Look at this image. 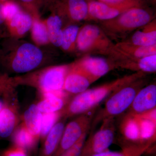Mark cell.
Returning <instances> with one entry per match:
<instances>
[{
    "instance_id": "1",
    "label": "cell",
    "mask_w": 156,
    "mask_h": 156,
    "mask_svg": "<svg viewBox=\"0 0 156 156\" xmlns=\"http://www.w3.org/2000/svg\"><path fill=\"white\" fill-rule=\"evenodd\" d=\"M146 75L144 73L135 72L77 94L60 111L61 117L67 119L96 108L112 92Z\"/></svg>"
},
{
    "instance_id": "2",
    "label": "cell",
    "mask_w": 156,
    "mask_h": 156,
    "mask_svg": "<svg viewBox=\"0 0 156 156\" xmlns=\"http://www.w3.org/2000/svg\"><path fill=\"white\" fill-rule=\"evenodd\" d=\"M144 77L121 87L107 98L103 108L94 116L90 128L91 132L103 120L114 118L127 110L137 92L146 85L147 80Z\"/></svg>"
},
{
    "instance_id": "3",
    "label": "cell",
    "mask_w": 156,
    "mask_h": 156,
    "mask_svg": "<svg viewBox=\"0 0 156 156\" xmlns=\"http://www.w3.org/2000/svg\"><path fill=\"white\" fill-rule=\"evenodd\" d=\"M69 64L54 66L24 75L14 77L17 86L36 88L42 94L63 91V86Z\"/></svg>"
},
{
    "instance_id": "4",
    "label": "cell",
    "mask_w": 156,
    "mask_h": 156,
    "mask_svg": "<svg viewBox=\"0 0 156 156\" xmlns=\"http://www.w3.org/2000/svg\"><path fill=\"white\" fill-rule=\"evenodd\" d=\"M13 45L2 59L3 64L9 71L17 73H30L41 64L44 54L36 45L28 42Z\"/></svg>"
},
{
    "instance_id": "5",
    "label": "cell",
    "mask_w": 156,
    "mask_h": 156,
    "mask_svg": "<svg viewBox=\"0 0 156 156\" xmlns=\"http://www.w3.org/2000/svg\"><path fill=\"white\" fill-rule=\"evenodd\" d=\"M154 19V14L144 7L132 8L113 19L101 22L102 29L109 37H123Z\"/></svg>"
},
{
    "instance_id": "6",
    "label": "cell",
    "mask_w": 156,
    "mask_h": 156,
    "mask_svg": "<svg viewBox=\"0 0 156 156\" xmlns=\"http://www.w3.org/2000/svg\"><path fill=\"white\" fill-rule=\"evenodd\" d=\"M76 47L84 53H95L112 57L115 53V44L101 27L87 24L80 29Z\"/></svg>"
},
{
    "instance_id": "7",
    "label": "cell",
    "mask_w": 156,
    "mask_h": 156,
    "mask_svg": "<svg viewBox=\"0 0 156 156\" xmlns=\"http://www.w3.org/2000/svg\"><path fill=\"white\" fill-rule=\"evenodd\" d=\"M102 122L99 130L95 133H90L89 138L86 139L80 156H92L108 150L114 141V118L105 119Z\"/></svg>"
},
{
    "instance_id": "8",
    "label": "cell",
    "mask_w": 156,
    "mask_h": 156,
    "mask_svg": "<svg viewBox=\"0 0 156 156\" xmlns=\"http://www.w3.org/2000/svg\"><path fill=\"white\" fill-rule=\"evenodd\" d=\"M96 108L78 115L65 126L60 143L54 156L60 154L74 144L84 133L89 131Z\"/></svg>"
},
{
    "instance_id": "9",
    "label": "cell",
    "mask_w": 156,
    "mask_h": 156,
    "mask_svg": "<svg viewBox=\"0 0 156 156\" xmlns=\"http://www.w3.org/2000/svg\"><path fill=\"white\" fill-rule=\"evenodd\" d=\"M54 13L61 18L67 17L73 22H79L88 17V5L86 0H55Z\"/></svg>"
},
{
    "instance_id": "10",
    "label": "cell",
    "mask_w": 156,
    "mask_h": 156,
    "mask_svg": "<svg viewBox=\"0 0 156 156\" xmlns=\"http://www.w3.org/2000/svg\"><path fill=\"white\" fill-rule=\"evenodd\" d=\"M74 63L86 73L94 83L115 69L111 60L98 56H85Z\"/></svg>"
},
{
    "instance_id": "11",
    "label": "cell",
    "mask_w": 156,
    "mask_h": 156,
    "mask_svg": "<svg viewBox=\"0 0 156 156\" xmlns=\"http://www.w3.org/2000/svg\"><path fill=\"white\" fill-rule=\"evenodd\" d=\"M156 86L150 84L137 92L126 114L135 115L156 108Z\"/></svg>"
},
{
    "instance_id": "12",
    "label": "cell",
    "mask_w": 156,
    "mask_h": 156,
    "mask_svg": "<svg viewBox=\"0 0 156 156\" xmlns=\"http://www.w3.org/2000/svg\"><path fill=\"white\" fill-rule=\"evenodd\" d=\"M88 17L99 20L113 19L129 9L138 8L133 5H115L100 1H91L88 3Z\"/></svg>"
},
{
    "instance_id": "13",
    "label": "cell",
    "mask_w": 156,
    "mask_h": 156,
    "mask_svg": "<svg viewBox=\"0 0 156 156\" xmlns=\"http://www.w3.org/2000/svg\"><path fill=\"white\" fill-rule=\"evenodd\" d=\"M94 83L89 76L74 63L69 64L63 90L68 94H77L88 89Z\"/></svg>"
},
{
    "instance_id": "14",
    "label": "cell",
    "mask_w": 156,
    "mask_h": 156,
    "mask_svg": "<svg viewBox=\"0 0 156 156\" xmlns=\"http://www.w3.org/2000/svg\"><path fill=\"white\" fill-rule=\"evenodd\" d=\"M3 102L0 112V137L5 138L12 135L18 124L17 98Z\"/></svg>"
},
{
    "instance_id": "15",
    "label": "cell",
    "mask_w": 156,
    "mask_h": 156,
    "mask_svg": "<svg viewBox=\"0 0 156 156\" xmlns=\"http://www.w3.org/2000/svg\"><path fill=\"white\" fill-rule=\"evenodd\" d=\"M119 129L122 135L119 140L121 147L145 144L141 142L139 126L134 115L125 114L120 123Z\"/></svg>"
},
{
    "instance_id": "16",
    "label": "cell",
    "mask_w": 156,
    "mask_h": 156,
    "mask_svg": "<svg viewBox=\"0 0 156 156\" xmlns=\"http://www.w3.org/2000/svg\"><path fill=\"white\" fill-rule=\"evenodd\" d=\"M116 53L112 59L118 57L141 58L156 54V44L149 46H137L128 41L119 42L115 44Z\"/></svg>"
},
{
    "instance_id": "17",
    "label": "cell",
    "mask_w": 156,
    "mask_h": 156,
    "mask_svg": "<svg viewBox=\"0 0 156 156\" xmlns=\"http://www.w3.org/2000/svg\"><path fill=\"white\" fill-rule=\"evenodd\" d=\"M67 119L61 117L45 137L39 156H54L58 149Z\"/></svg>"
},
{
    "instance_id": "18",
    "label": "cell",
    "mask_w": 156,
    "mask_h": 156,
    "mask_svg": "<svg viewBox=\"0 0 156 156\" xmlns=\"http://www.w3.org/2000/svg\"><path fill=\"white\" fill-rule=\"evenodd\" d=\"M43 98L37 105L42 114L61 110L68 102L69 94L64 91L42 94Z\"/></svg>"
},
{
    "instance_id": "19",
    "label": "cell",
    "mask_w": 156,
    "mask_h": 156,
    "mask_svg": "<svg viewBox=\"0 0 156 156\" xmlns=\"http://www.w3.org/2000/svg\"><path fill=\"white\" fill-rule=\"evenodd\" d=\"M33 21V17L29 13L20 11L5 23L11 37L19 39L30 30Z\"/></svg>"
},
{
    "instance_id": "20",
    "label": "cell",
    "mask_w": 156,
    "mask_h": 156,
    "mask_svg": "<svg viewBox=\"0 0 156 156\" xmlns=\"http://www.w3.org/2000/svg\"><path fill=\"white\" fill-rule=\"evenodd\" d=\"M133 44L149 46L156 44V23L154 19L147 24L138 28L128 41Z\"/></svg>"
},
{
    "instance_id": "21",
    "label": "cell",
    "mask_w": 156,
    "mask_h": 156,
    "mask_svg": "<svg viewBox=\"0 0 156 156\" xmlns=\"http://www.w3.org/2000/svg\"><path fill=\"white\" fill-rule=\"evenodd\" d=\"M42 114L36 104L31 105L23 115V123L34 137L40 139Z\"/></svg>"
},
{
    "instance_id": "22",
    "label": "cell",
    "mask_w": 156,
    "mask_h": 156,
    "mask_svg": "<svg viewBox=\"0 0 156 156\" xmlns=\"http://www.w3.org/2000/svg\"><path fill=\"white\" fill-rule=\"evenodd\" d=\"M12 135L14 145L22 148L27 151L35 148L38 140L29 132L23 122L15 129Z\"/></svg>"
},
{
    "instance_id": "23",
    "label": "cell",
    "mask_w": 156,
    "mask_h": 156,
    "mask_svg": "<svg viewBox=\"0 0 156 156\" xmlns=\"http://www.w3.org/2000/svg\"><path fill=\"white\" fill-rule=\"evenodd\" d=\"M45 21L48 28L50 42L56 47H61L63 36L61 17L54 13Z\"/></svg>"
},
{
    "instance_id": "24",
    "label": "cell",
    "mask_w": 156,
    "mask_h": 156,
    "mask_svg": "<svg viewBox=\"0 0 156 156\" xmlns=\"http://www.w3.org/2000/svg\"><path fill=\"white\" fill-rule=\"evenodd\" d=\"M33 17V21L30 29L33 41L38 46L48 44L50 43V41L45 20L40 19L38 16H34Z\"/></svg>"
},
{
    "instance_id": "25",
    "label": "cell",
    "mask_w": 156,
    "mask_h": 156,
    "mask_svg": "<svg viewBox=\"0 0 156 156\" xmlns=\"http://www.w3.org/2000/svg\"><path fill=\"white\" fill-rule=\"evenodd\" d=\"M139 126L140 140L143 144L154 143L156 141V122L134 115Z\"/></svg>"
},
{
    "instance_id": "26",
    "label": "cell",
    "mask_w": 156,
    "mask_h": 156,
    "mask_svg": "<svg viewBox=\"0 0 156 156\" xmlns=\"http://www.w3.org/2000/svg\"><path fill=\"white\" fill-rule=\"evenodd\" d=\"M153 144L142 145L127 146L122 147L119 151H112L108 150L92 156H141L151 147Z\"/></svg>"
},
{
    "instance_id": "27",
    "label": "cell",
    "mask_w": 156,
    "mask_h": 156,
    "mask_svg": "<svg viewBox=\"0 0 156 156\" xmlns=\"http://www.w3.org/2000/svg\"><path fill=\"white\" fill-rule=\"evenodd\" d=\"M17 85L14 77L7 73H0V97L4 101H9L16 97Z\"/></svg>"
},
{
    "instance_id": "28",
    "label": "cell",
    "mask_w": 156,
    "mask_h": 156,
    "mask_svg": "<svg viewBox=\"0 0 156 156\" xmlns=\"http://www.w3.org/2000/svg\"><path fill=\"white\" fill-rule=\"evenodd\" d=\"M80 29L76 25L69 26L63 29L61 48L66 52H73L76 48L77 37Z\"/></svg>"
},
{
    "instance_id": "29",
    "label": "cell",
    "mask_w": 156,
    "mask_h": 156,
    "mask_svg": "<svg viewBox=\"0 0 156 156\" xmlns=\"http://www.w3.org/2000/svg\"><path fill=\"white\" fill-rule=\"evenodd\" d=\"M61 118L60 111L42 114L40 139L44 141L45 137L56 123Z\"/></svg>"
},
{
    "instance_id": "30",
    "label": "cell",
    "mask_w": 156,
    "mask_h": 156,
    "mask_svg": "<svg viewBox=\"0 0 156 156\" xmlns=\"http://www.w3.org/2000/svg\"><path fill=\"white\" fill-rule=\"evenodd\" d=\"M89 131L84 133L76 142L58 156H80Z\"/></svg>"
},
{
    "instance_id": "31",
    "label": "cell",
    "mask_w": 156,
    "mask_h": 156,
    "mask_svg": "<svg viewBox=\"0 0 156 156\" xmlns=\"http://www.w3.org/2000/svg\"><path fill=\"white\" fill-rule=\"evenodd\" d=\"M2 10L5 22L21 11L20 7L17 3L12 1H6L2 3Z\"/></svg>"
},
{
    "instance_id": "32",
    "label": "cell",
    "mask_w": 156,
    "mask_h": 156,
    "mask_svg": "<svg viewBox=\"0 0 156 156\" xmlns=\"http://www.w3.org/2000/svg\"><path fill=\"white\" fill-rule=\"evenodd\" d=\"M20 2L29 11L32 16H38L39 8L44 3L50 2V0H19Z\"/></svg>"
},
{
    "instance_id": "33",
    "label": "cell",
    "mask_w": 156,
    "mask_h": 156,
    "mask_svg": "<svg viewBox=\"0 0 156 156\" xmlns=\"http://www.w3.org/2000/svg\"><path fill=\"white\" fill-rule=\"evenodd\" d=\"M99 1L111 5H130L137 7H144V0H99Z\"/></svg>"
},
{
    "instance_id": "34",
    "label": "cell",
    "mask_w": 156,
    "mask_h": 156,
    "mask_svg": "<svg viewBox=\"0 0 156 156\" xmlns=\"http://www.w3.org/2000/svg\"><path fill=\"white\" fill-rule=\"evenodd\" d=\"M0 156H28L27 151L22 148L14 145L3 151Z\"/></svg>"
},
{
    "instance_id": "35",
    "label": "cell",
    "mask_w": 156,
    "mask_h": 156,
    "mask_svg": "<svg viewBox=\"0 0 156 156\" xmlns=\"http://www.w3.org/2000/svg\"><path fill=\"white\" fill-rule=\"evenodd\" d=\"M4 23H5V18L3 13L2 3L0 2V28Z\"/></svg>"
},
{
    "instance_id": "36",
    "label": "cell",
    "mask_w": 156,
    "mask_h": 156,
    "mask_svg": "<svg viewBox=\"0 0 156 156\" xmlns=\"http://www.w3.org/2000/svg\"><path fill=\"white\" fill-rule=\"evenodd\" d=\"M3 105H4V102L0 100V112H1L2 108Z\"/></svg>"
},
{
    "instance_id": "37",
    "label": "cell",
    "mask_w": 156,
    "mask_h": 156,
    "mask_svg": "<svg viewBox=\"0 0 156 156\" xmlns=\"http://www.w3.org/2000/svg\"><path fill=\"white\" fill-rule=\"evenodd\" d=\"M150 2H151V3H152V4H155L156 2V0H148Z\"/></svg>"
},
{
    "instance_id": "38",
    "label": "cell",
    "mask_w": 156,
    "mask_h": 156,
    "mask_svg": "<svg viewBox=\"0 0 156 156\" xmlns=\"http://www.w3.org/2000/svg\"><path fill=\"white\" fill-rule=\"evenodd\" d=\"M6 1V0H0V2L2 3V2H5Z\"/></svg>"
},
{
    "instance_id": "39",
    "label": "cell",
    "mask_w": 156,
    "mask_h": 156,
    "mask_svg": "<svg viewBox=\"0 0 156 156\" xmlns=\"http://www.w3.org/2000/svg\"><path fill=\"white\" fill-rule=\"evenodd\" d=\"M54 1H55V0H50V2H51L53 3Z\"/></svg>"
}]
</instances>
